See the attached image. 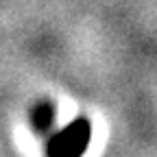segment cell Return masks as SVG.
I'll return each mask as SVG.
<instances>
[{
	"mask_svg": "<svg viewBox=\"0 0 157 157\" xmlns=\"http://www.w3.org/2000/svg\"><path fill=\"white\" fill-rule=\"evenodd\" d=\"M90 137H92L90 120L76 118L70 127L50 135L46 144V157H81L90 146Z\"/></svg>",
	"mask_w": 157,
	"mask_h": 157,
	"instance_id": "1",
	"label": "cell"
},
{
	"mask_svg": "<svg viewBox=\"0 0 157 157\" xmlns=\"http://www.w3.org/2000/svg\"><path fill=\"white\" fill-rule=\"evenodd\" d=\"M55 120V107L50 103H42L35 111H33V124L39 131H46Z\"/></svg>",
	"mask_w": 157,
	"mask_h": 157,
	"instance_id": "2",
	"label": "cell"
}]
</instances>
